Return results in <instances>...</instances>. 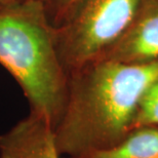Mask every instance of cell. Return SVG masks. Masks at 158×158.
<instances>
[{"instance_id":"cell-5","label":"cell","mask_w":158,"mask_h":158,"mask_svg":"<svg viewBox=\"0 0 158 158\" xmlns=\"http://www.w3.org/2000/svg\"><path fill=\"white\" fill-rule=\"evenodd\" d=\"M100 59L122 63H145L158 59V0H145L125 35Z\"/></svg>"},{"instance_id":"cell-10","label":"cell","mask_w":158,"mask_h":158,"mask_svg":"<svg viewBox=\"0 0 158 158\" xmlns=\"http://www.w3.org/2000/svg\"><path fill=\"white\" fill-rule=\"evenodd\" d=\"M32 1H38V2H41V3H44V4L47 6V4L49 3L50 0H32Z\"/></svg>"},{"instance_id":"cell-6","label":"cell","mask_w":158,"mask_h":158,"mask_svg":"<svg viewBox=\"0 0 158 158\" xmlns=\"http://www.w3.org/2000/svg\"><path fill=\"white\" fill-rule=\"evenodd\" d=\"M80 158H158V126L132 128L115 146Z\"/></svg>"},{"instance_id":"cell-9","label":"cell","mask_w":158,"mask_h":158,"mask_svg":"<svg viewBox=\"0 0 158 158\" xmlns=\"http://www.w3.org/2000/svg\"><path fill=\"white\" fill-rule=\"evenodd\" d=\"M20 1H22V0H0V10L5 7H7V6L15 4V3L20 2Z\"/></svg>"},{"instance_id":"cell-4","label":"cell","mask_w":158,"mask_h":158,"mask_svg":"<svg viewBox=\"0 0 158 158\" xmlns=\"http://www.w3.org/2000/svg\"><path fill=\"white\" fill-rule=\"evenodd\" d=\"M0 158H63L56 145L55 129L45 117L30 111L0 135Z\"/></svg>"},{"instance_id":"cell-2","label":"cell","mask_w":158,"mask_h":158,"mask_svg":"<svg viewBox=\"0 0 158 158\" xmlns=\"http://www.w3.org/2000/svg\"><path fill=\"white\" fill-rule=\"evenodd\" d=\"M0 65L20 85L30 111L55 129L67 101L69 74L44 3L22 0L0 10Z\"/></svg>"},{"instance_id":"cell-1","label":"cell","mask_w":158,"mask_h":158,"mask_svg":"<svg viewBox=\"0 0 158 158\" xmlns=\"http://www.w3.org/2000/svg\"><path fill=\"white\" fill-rule=\"evenodd\" d=\"M156 77L158 59H99L71 71L65 109L55 128L60 155L80 158L118 144L131 131L139 101Z\"/></svg>"},{"instance_id":"cell-8","label":"cell","mask_w":158,"mask_h":158,"mask_svg":"<svg viewBox=\"0 0 158 158\" xmlns=\"http://www.w3.org/2000/svg\"><path fill=\"white\" fill-rule=\"evenodd\" d=\"M81 2L82 0H50L46 8L52 23L56 27L66 23Z\"/></svg>"},{"instance_id":"cell-11","label":"cell","mask_w":158,"mask_h":158,"mask_svg":"<svg viewBox=\"0 0 158 158\" xmlns=\"http://www.w3.org/2000/svg\"><path fill=\"white\" fill-rule=\"evenodd\" d=\"M66 158H69V157H66Z\"/></svg>"},{"instance_id":"cell-3","label":"cell","mask_w":158,"mask_h":158,"mask_svg":"<svg viewBox=\"0 0 158 158\" xmlns=\"http://www.w3.org/2000/svg\"><path fill=\"white\" fill-rule=\"evenodd\" d=\"M145 0H82L71 18L56 27V41L68 74L102 58L125 35Z\"/></svg>"},{"instance_id":"cell-7","label":"cell","mask_w":158,"mask_h":158,"mask_svg":"<svg viewBox=\"0 0 158 158\" xmlns=\"http://www.w3.org/2000/svg\"><path fill=\"white\" fill-rule=\"evenodd\" d=\"M158 126V77L144 90L138 103L131 131L140 126Z\"/></svg>"}]
</instances>
